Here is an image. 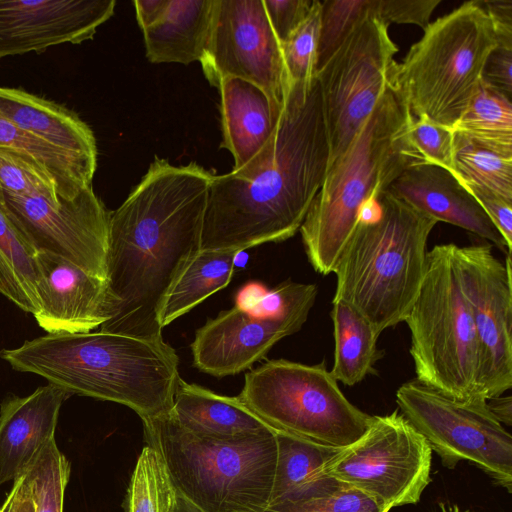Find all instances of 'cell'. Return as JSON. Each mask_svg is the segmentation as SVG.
<instances>
[{
  "label": "cell",
  "instance_id": "cell-1",
  "mask_svg": "<svg viewBox=\"0 0 512 512\" xmlns=\"http://www.w3.org/2000/svg\"><path fill=\"white\" fill-rule=\"evenodd\" d=\"M213 175L195 162L174 166L155 157L111 212L107 285L112 317L100 330L163 337L158 311L174 279L201 250Z\"/></svg>",
  "mask_w": 512,
  "mask_h": 512
},
{
  "label": "cell",
  "instance_id": "cell-2",
  "mask_svg": "<svg viewBox=\"0 0 512 512\" xmlns=\"http://www.w3.org/2000/svg\"><path fill=\"white\" fill-rule=\"evenodd\" d=\"M330 160L316 75L290 84L272 155L249 177L213 175L201 250L236 251L281 242L299 231Z\"/></svg>",
  "mask_w": 512,
  "mask_h": 512
},
{
  "label": "cell",
  "instance_id": "cell-3",
  "mask_svg": "<svg viewBox=\"0 0 512 512\" xmlns=\"http://www.w3.org/2000/svg\"><path fill=\"white\" fill-rule=\"evenodd\" d=\"M0 358L70 395L127 406L141 420L171 411L180 378L179 358L163 337L102 330L47 333L1 350Z\"/></svg>",
  "mask_w": 512,
  "mask_h": 512
},
{
  "label": "cell",
  "instance_id": "cell-4",
  "mask_svg": "<svg viewBox=\"0 0 512 512\" xmlns=\"http://www.w3.org/2000/svg\"><path fill=\"white\" fill-rule=\"evenodd\" d=\"M411 121L393 81L347 150L328 168L299 229L316 272L333 273L369 199L386 191L407 168L425 164L411 138Z\"/></svg>",
  "mask_w": 512,
  "mask_h": 512
},
{
  "label": "cell",
  "instance_id": "cell-5",
  "mask_svg": "<svg viewBox=\"0 0 512 512\" xmlns=\"http://www.w3.org/2000/svg\"><path fill=\"white\" fill-rule=\"evenodd\" d=\"M438 222L388 190L369 199L333 273V301L347 303L380 334L404 322L421 288L427 241Z\"/></svg>",
  "mask_w": 512,
  "mask_h": 512
},
{
  "label": "cell",
  "instance_id": "cell-6",
  "mask_svg": "<svg viewBox=\"0 0 512 512\" xmlns=\"http://www.w3.org/2000/svg\"><path fill=\"white\" fill-rule=\"evenodd\" d=\"M176 490L204 512H266L277 466L276 432L234 440L199 437L168 414L142 420Z\"/></svg>",
  "mask_w": 512,
  "mask_h": 512
},
{
  "label": "cell",
  "instance_id": "cell-7",
  "mask_svg": "<svg viewBox=\"0 0 512 512\" xmlns=\"http://www.w3.org/2000/svg\"><path fill=\"white\" fill-rule=\"evenodd\" d=\"M498 46L491 21L478 0L468 1L429 23L397 64L394 84L413 117L452 130Z\"/></svg>",
  "mask_w": 512,
  "mask_h": 512
},
{
  "label": "cell",
  "instance_id": "cell-8",
  "mask_svg": "<svg viewBox=\"0 0 512 512\" xmlns=\"http://www.w3.org/2000/svg\"><path fill=\"white\" fill-rule=\"evenodd\" d=\"M455 244L428 252L426 273L407 315L416 380L458 400L480 394V347L454 258Z\"/></svg>",
  "mask_w": 512,
  "mask_h": 512
},
{
  "label": "cell",
  "instance_id": "cell-9",
  "mask_svg": "<svg viewBox=\"0 0 512 512\" xmlns=\"http://www.w3.org/2000/svg\"><path fill=\"white\" fill-rule=\"evenodd\" d=\"M238 397L276 432L324 446H350L372 420L345 397L324 361L269 360L245 374Z\"/></svg>",
  "mask_w": 512,
  "mask_h": 512
},
{
  "label": "cell",
  "instance_id": "cell-10",
  "mask_svg": "<svg viewBox=\"0 0 512 512\" xmlns=\"http://www.w3.org/2000/svg\"><path fill=\"white\" fill-rule=\"evenodd\" d=\"M486 399L458 400L418 380L396 392L401 414L424 437L442 465L469 461L512 491V436L488 409Z\"/></svg>",
  "mask_w": 512,
  "mask_h": 512
},
{
  "label": "cell",
  "instance_id": "cell-11",
  "mask_svg": "<svg viewBox=\"0 0 512 512\" xmlns=\"http://www.w3.org/2000/svg\"><path fill=\"white\" fill-rule=\"evenodd\" d=\"M388 27L378 17L363 20L316 73L330 144L329 167L344 154L395 79L398 46Z\"/></svg>",
  "mask_w": 512,
  "mask_h": 512
},
{
  "label": "cell",
  "instance_id": "cell-12",
  "mask_svg": "<svg viewBox=\"0 0 512 512\" xmlns=\"http://www.w3.org/2000/svg\"><path fill=\"white\" fill-rule=\"evenodd\" d=\"M431 462L424 437L395 410L372 416L365 433L330 461L328 472L389 512L419 502L431 481Z\"/></svg>",
  "mask_w": 512,
  "mask_h": 512
},
{
  "label": "cell",
  "instance_id": "cell-13",
  "mask_svg": "<svg viewBox=\"0 0 512 512\" xmlns=\"http://www.w3.org/2000/svg\"><path fill=\"white\" fill-rule=\"evenodd\" d=\"M0 209L35 253L58 255L107 280L111 212L92 186L58 201L4 193Z\"/></svg>",
  "mask_w": 512,
  "mask_h": 512
},
{
  "label": "cell",
  "instance_id": "cell-14",
  "mask_svg": "<svg viewBox=\"0 0 512 512\" xmlns=\"http://www.w3.org/2000/svg\"><path fill=\"white\" fill-rule=\"evenodd\" d=\"M208 82L218 88L227 77L260 87L283 106L290 83L281 45L263 0H214L211 27L200 61Z\"/></svg>",
  "mask_w": 512,
  "mask_h": 512
},
{
  "label": "cell",
  "instance_id": "cell-15",
  "mask_svg": "<svg viewBox=\"0 0 512 512\" xmlns=\"http://www.w3.org/2000/svg\"><path fill=\"white\" fill-rule=\"evenodd\" d=\"M454 258L479 341L480 394L488 400L512 387L511 254L502 263L491 244L455 245Z\"/></svg>",
  "mask_w": 512,
  "mask_h": 512
},
{
  "label": "cell",
  "instance_id": "cell-16",
  "mask_svg": "<svg viewBox=\"0 0 512 512\" xmlns=\"http://www.w3.org/2000/svg\"><path fill=\"white\" fill-rule=\"evenodd\" d=\"M115 5V0H0V58L90 40Z\"/></svg>",
  "mask_w": 512,
  "mask_h": 512
},
{
  "label": "cell",
  "instance_id": "cell-17",
  "mask_svg": "<svg viewBox=\"0 0 512 512\" xmlns=\"http://www.w3.org/2000/svg\"><path fill=\"white\" fill-rule=\"evenodd\" d=\"M310 309L261 319L236 306L209 319L191 344L193 363L215 377L238 374L262 359L282 338L298 332Z\"/></svg>",
  "mask_w": 512,
  "mask_h": 512
},
{
  "label": "cell",
  "instance_id": "cell-18",
  "mask_svg": "<svg viewBox=\"0 0 512 512\" xmlns=\"http://www.w3.org/2000/svg\"><path fill=\"white\" fill-rule=\"evenodd\" d=\"M38 311L33 315L48 333H84L112 317L107 280L66 259L36 253Z\"/></svg>",
  "mask_w": 512,
  "mask_h": 512
},
{
  "label": "cell",
  "instance_id": "cell-19",
  "mask_svg": "<svg viewBox=\"0 0 512 512\" xmlns=\"http://www.w3.org/2000/svg\"><path fill=\"white\" fill-rule=\"evenodd\" d=\"M221 95L222 147L234 158L233 174L249 177L272 155L282 111L260 87L234 77L224 78Z\"/></svg>",
  "mask_w": 512,
  "mask_h": 512
},
{
  "label": "cell",
  "instance_id": "cell-20",
  "mask_svg": "<svg viewBox=\"0 0 512 512\" xmlns=\"http://www.w3.org/2000/svg\"><path fill=\"white\" fill-rule=\"evenodd\" d=\"M387 190L437 222L467 230L511 254L481 205L449 171L431 164L414 165L403 171Z\"/></svg>",
  "mask_w": 512,
  "mask_h": 512
},
{
  "label": "cell",
  "instance_id": "cell-21",
  "mask_svg": "<svg viewBox=\"0 0 512 512\" xmlns=\"http://www.w3.org/2000/svg\"><path fill=\"white\" fill-rule=\"evenodd\" d=\"M70 396L48 384L30 395L7 396L0 405V485L20 477L52 438L60 408Z\"/></svg>",
  "mask_w": 512,
  "mask_h": 512
},
{
  "label": "cell",
  "instance_id": "cell-22",
  "mask_svg": "<svg viewBox=\"0 0 512 512\" xmlns=\"http://www.w3.org/2000/svg\"><path fill=\"white\" fill-rule=\"evenodd\" d=\"M169 415L186 431L205 438L234 440L276 432L238 396L219 395L181 377Z\"/></svg>",
  "mask_w": 512,
  "mask_h": 512
},
{
  "label": "cell",
  "instance_id": "cell-23",
  "mask_svg": "<svg viewBox=\"0 0 512 512\" xmlns=\"http://www.w3.org/2000/svg\"><path fill=\"white\" fill-rule=\"evenodd\" d=\"M0 114L55 148L97 162L92 130L62 105L22 89L0 87Z\"/></svg>",
  "mask_w": 512,
  "mask_h": 512
},
{
  "label": "cell",
  "instance_id": "cell-24",
  "mask_svg": "<svg viewBox=\"0 0 512 512\" xmlns=\"http://www.w3.org/2000/svg\"><path fill=\"white\" fill-rule=\"evenodd\" d=\"M278 455L270 506L318 497L339 481L328 464L342 448L324 446L284 432H276Z\"/></svg>",
  "mask_w": 512,
  "mask_h": 512
},
{
  "label": "cell",
  "instance_id": "cell-25",
  "mask_svg": "<svg viewBox=\"0 0 512 512\" xmlns=\"http://www.w3.org/2000/svg\"><path fill=\"white\" fill-rule=\"evenodd\" d=\"M213 6L214 0H169L161 18L142 30L147 59L156 64L200 62Z\"/></svg>",
  "mask_w": 512,
  "mask_h": 512
},
{
  "label": "cell",
  "instance_id": "cell-26",
  "mask_svg": "<svg viewBox=\"0 0 512 512\" xmlns=\"http://www.w3.org/2000/svg\"><path fill=\"white\" fill-rule=\"evenodd\" d=\"M0 148L32 165L50 181L59 197L72 198L92 186L97 162L53 147L0 114Z\"/></svg>",
  "mask_w": 512,
  "mask_h": 512
},
{
  "label": "cell",
  "instance_id": "cell-27",
  "mask_svg": "<svg viewBox=\"0 0 512 512\" xmlns=\"http://www.w3.org/2000/svg\"><path fill=\"white\" fill-rule=\"evenodd\" d=\"M236 251L200 250L183 267L166 291L159 311L161 329L225 288L234 271Z\"/></svg>",
  "mask_w": 512,
  "mask_h": 512
},
{
  "label": "cell",
  "instance_id": "cell-28",
  "mask_svg": "<svg viewBox=\"0 0 512 512\" xmlns=\"http://www.w3.org/2000/svg\"><path fill=\"white\" fill-rule=\"evenodd\" d=\"M334 362L330 371L337 382L353 386L374 372L383 357L377 347L379 333L356 309L342 301H332Z\"/></svg>",
  "mask_w": 512,
  "mask_h": 512
},
{
  "label": "cell",
  "instance_id": "cell-29",
  "mask_svg": "<svg viewBox=\"0 0 512 512\" xmlns=\"http://www.w3.org/2000/svg\"><path fill=\"white\" fill-rule=\"evenodd\" d=\"M452 131L498 153L512 156L511 98L481 80Z\"/></svg>",
  "mask_w": 512,
  "mask_h": 512
},
{
  "label": "cell",
  "instance_id": "cell-30",
  "mask_svg": "<svg viewBox=\"0 0 512 512\" xmlns=\"http://www.w3.org/2000/svg\"><path fill=\"white\" fill-rule=\"evenodd\" d=\"M36 284V253L0 209V294L21 310L35 315Z\"/></svg>",
  "mask_w": 512,
  "mask_h": 512
},
{
  "label": "cell",
  "instance_id": "cell-31",
  "mask_svg": "<svg viewBox=\"0 0 512 512\" xmlns=\"http://www.w3.org/2000/svg\"><path fill=\"white\" fill-rule=\"evenodd\" d=\"M454 164L456 177L463 185L485 188L512 201V156L454 132Z\"/></svg>",
  "mask_w": 512,
  "mask_h": 512
},
{
  "label": "cell",
  "instance_id": "cell-32",
  "mask_svg": "<svg viewBox=\"0 0 512 512\" xmlns=\"http://www.w3.org/2000/svg\"><path fill=\"white\" fill-rule=\"evenodd\" d=\"M177 490L161 454L145 445L132 472L126 512H173Z\"/></svg>",
  "mask_w": 512,
  "mask_h": 512
},
{
  "label": "cell",
  "instance_id": "cell-33",
  "mask_svg": "<svg viewBox=\"0 0 512 512\" xmlns=\"http://www.w3.org/2000/svg\"><path fill=\"white\" fill-rule=\"evenodd\" d=\"M70 472L69 461L52 438L36 453L22 474L29 486L35 512H63Z\"/></svg>",
  "mask_w": 512,
  "mask_h": 512
},
{
  "label": "cell",
  "instance_id": "cell-34",
  "mask_svg": "<svg viewBox=\"0 0 512 512\" xmlns=\"http://www.w3.org/2000/svg\"><path fill=\"white\" fill-rule=\"evenodd\" d=\"M317 296L315 284L284 282L273 289L250 281L236 294L235 306L261 319L281 318L293 312L312 308Z\"/></svg>",
  "mask_w": 512,
  "mask_h": 512
},
{
  "label": "cell",
  "instance_id": "cell-35",
  "mask_svg": "<svg viewBox=\"0 0 512 512\" xmlns=\"http://www.w3.org/2000/svg\"><path fill=\"white\" fill-rule=\"evenodd\" d=\"M377 17V0L321 1L316 73L363 20Z\"/></svg>",
  "mask_w": 512,
  "mask_h": 512
},
{
  "label": "cell",
  "instance_id": "cell-36",
  "mask_svg": "<svg viewBox=\"0 0 512 512\" xmlns=\"http://www.w3.org/2000/svg\"><path fill=\"white\" fill-rule=\"evenodd\" d=\"M321 1L313 0L307 17L281 45L289 83L304 82L316 75Z\"/></svg>",
  "mask_w": 512,
  "mask_h": 512
},
{
  "label": "cell",
  "instance_id": "cell-37",
  "mask_svg": "<svg viewBox=\"0 0 512 512\" xmlns=\"http://www.w3.org/2000/svg\"><path fill=\"white\" fill-rule=\"evenodd\" d=\"M266 512H387L363 492L339 485L331 492L304 501L279 504Z\"/></svg>",
  "mask_w": 512,
  "mask_h": 512
},
{
  "label": "cell",
  "instance_id": "cell-38",
  "mask_svg": "<svg viewBox=\"0 0 512 512\" xmlns=\"http://www.w3.org/2000/svg\"><path fill=\"white\" fill-rule=\"evenodd\" d=\"M410 134L425 164L439 166L456 176L454 132L451 129L425 117L412 116Z\"/></svg>",
  "mask_w": 512,
  "mask_h": 512
},
{
  "label": "cell",
  "instance_id": "cell-39",
  "mask_svg": "<svg viewBox=\"0 0 512 512\" xmlns=\"http://www.w3.org/2000/svg\"><path fill=\"white\" fill-rule=\"evenodd\" d=\"M441 0H378L377 17L388 25L414 24L425 29Z\"/></svg>",
  "mask_w": 512,
  "mask_h": 512
},
{
  "label": "cell",
  "instance_id": "cell-40",
  "mask_svg": "<svg viewBox=\"0 0 512 512\" xmlns=\"http://www.w3.org/2000/svg\"><path fill=\"white\" fill-rule=\"evenodd\" d=\"M313 0H263L271 28L282 45L307 17Z\"/></svg>",
  "mask_w": 512,
  "mask_h": 512
},
{
  "label": "cell",
  "instance_id": "cell-41",
  "mask_svg": "<svg viewBox=\"0 0 512 512\" xmlns=\"http://www.w3.org/2000/svg\"><path fill=\"white\" fill-rule=\"evenodd\" d=\"M481 205L504 238L509 251L512 249V201L475 185H464Z\"/></svg>",
  "mask_w": 512,
  "mask_h": 512
},
{
  "label": "cell",
  "instance_id": "cell-42",
  "mask_svg": "<svg viewBox=\"0 0 512 512\" xmlns=\"http://www.w3.org/2000/svg\"><path fill=\"white\" fill-rule=\"evenodd\" d=\"M481 80L509 98L512 96V47L498 45L488 55Z\"/></svg>",
  "mask_w": 512,
  "mask_h": 512
},
{
  "label": "cell",
  "instance_id": "cell-43",
  "mask_svg": "<svg viewBox=\"0 0 512 512\" xmlns=\"http://www.w3.org/2000/svg\"><path fill=\"white\" fill-rule=\"evenodd\" d=\"M478 1L491 21L498 45L512 47V1Z\"/></svg>",
  "mask_w": 512,
  "mask_h": 512
},
{
  "label": "cell",
  "instance_id": "cell-44",
  "mask_svg": "<svg viewBox=\"0 0 512 512\" xmlns=\"http://www.w3.org/2000/svg\"><path fill=\"white\" fill-rule=\"evenodd\" d=\"M1 512H35L30 489L23 475L13 481Z\"/></svg>",
  "mask_w": 512,
  "mask_h": 512
},
{
  "label": "cell",
  "instance_id": "cell-45",
  "mask_svg": "<svg viewBox=\"0 0 512 512\" xmlns=\"http://www.w3.org/2000/svg\"><path fill=\"white\" fill-rule=\"evenodd\" d=\"M169 0H135L136 18L142 30L154 24L166 11Z\"/></svg>",
  "mask_w": 512,
  "mask_h": 512
},
{
  "label": "cell",
  "instance_id": "cell-46",
  "mask_svg": "<svg viewBox=\"0 0 512 512\" xmlns=\"http://www.w3.org/2000/svg\"><path fill=\"white\" fill-rule=\"evenodd\" d=\"M488 409L501 423L510 426L512 424V397L506 396L490 398L486 401Z\"/></svg>",
  "mask_w": 512,
  "mask_h": 512
},
{
  "label": "cell",
  "instance_id": "cell-47",
  "mask_svg": "<svg viewBox=\"0 0 512 512\" xmlns=\"http://www.w3.org/2000/svg\"><path fill=\"white\" fill-rule=\"evenodd\" d=\"M173 512H204L200 507L177 491Z\"/></svg>",
  "mask_w": 512,
  "mask_h": 512
},
{
  "label": "cell",
  "instance_id": "cell-48",
  "mask_svg": "<svg viewBox=\"0 0 512 512\" xmlns=\"http://www.w3.org/2000/svg\"><path fill=\"white\" fill-rule=\"evenodd\" d=\"M438 512H471V511L462 510L457 505H447L445 503H440Z\"/></svg>",
  "mask_w": 512,
  "mask_h": 512
},
{
  "label": "cell",
  "instance_id": "cell-49",
  "mask_svg": "<svg viewBox=\"0 0 512 512\" xmlns=\"http://www.w3.org/2000/svg\"><path fill=\"white\" fill-rule=\"evenodd\" d=\"M3 200H4V191H3V188H2V185L0 182V206L3 203Z\"/></svg>",
  "mask_w": 512,
  "mask_h": 512
},
{
  "label": "cell",
  "instance_id": "cell-50",
  "mask_svg": "<svg viewBox=\"0 0 512 512\" xmlns=\"http://www.w3.org/2000/svg\"><path fill=\"white\" fill-rule=\"evenodd\" d=\"M0 512H1V508H0Z\"/></svg>",
  "mask_w": 512,
  "mask_h": 512
}]
</instances>
